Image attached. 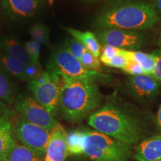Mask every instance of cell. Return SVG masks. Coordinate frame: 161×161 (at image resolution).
I'll use <instances>...</instances> for the list:
<instances>
[{
	"label": "cell",
	"mask_w": 161,
	"mask_h": 161,
	"mask_svg": "<svg viewBox=\"0 0 161 161\" xmlns=\"http://www.w3.org/2000/svg\"><path fill=\"white\" fill-rule=\"evenodd\" d=\"M160 17L150 3L125 0L114 3L102 10L93 20L99 30L119 29L145 31L155 26Z\"/></svg>",
	"instance_id": "1"
},
{
	"label": "cell",
	"mask_w": 161,
	"mask_h": 161,
	"mask_svg": "<svg viewBox=\"0 0 161 161\" xmlns=\"http://www.w3.org/2000/svg\"><path fill=\"white\" fill-rule=\"evenodd\" d=\"M88 124L96 131L130 146L144 137L145 130L140 120L113 102H106L90 114Z\"/></svg>",
	"instance_id": "2"
},
{
	"label": "cell",
	"mask_w": 161,
	"mask_h": 161,
	"mask_svg": "<svg viewBox=\"0 0 161 161\" xmlns=\"http://www.w3.org/2000/svg\"><path fill=\"white\" fill-rule=\"evenodd\" d=\"M60 77L61 87L59 110L66 120L70 122H79L100 105L102 96L97 83L65 75Z\"/></svg>",
	"instance_id": "3"
},
{
	"label": "cell",
	"mask_w": 161,
	"mask_h": 161,
	"mask_svg": "<svg viewBox=\"0 0 161 161\" xmlns=\"http://www.w3.org/2000/svg\"><path fill=\"white\" fill-rule=\"evenodd\" d=\"M84 155L93 161H128L131 156L130 146L96 131L84 130Z\"/></svg>",
	"instance_id": "4"
},
{
	"label": "cell",
	"mask_w": 161,
	"mask_h": 161,
	"mask_svg": "<svg viewBox=\"0 0 161 161\" xmlns=\"http://www.w3.org/2000/svg\"><path fill=\"white\" fill-rule=\"evenodd\" d=\"M48 70L58 75L96 82L109 81L110 76L101 72L87 69L66 48H59L52 52L47 63Z\"/></svg>",
	"instance_id": "5"
},
{
	"label": "cell",
	"mask_w": 161,
	"mask_h": 161,
	"mask_svg": "<svg viewBox=\"0 0 161 161\" xmlns=\"http://www.w3.org/2000/svg\"><path fill=\"white\" fill-rule=\"evenodd\" d=\"M55 72L46 70L28 84L32 97L55 117L59 111L61 80Z\"/></svg>",
	"instance_id": "6"
},
{
	"label": "cell",
	"mask_w": 161,
	"mask_h": 161,
	"mask_svg": "<svg viewBox=\"0 0 161 161\" xmlns=\"http://www.w3.org/2000/svg\"><path fill=\"white\" fill-rule=\"evenodd\" d=\"M11 129L17 142L31 149L46 152L51 131L28 122L18 114L12 117Z\"/></svg>",
	"instance_id": "7"
},
{
	"label": "cell",
	"mask_w": 161,
	"mask_h": 161,
	"mask_svg": "<svg viewBox=\"0 0 161 161\" xmlns=\"http://www.w3.org/2000/svg\"><path fill=\"white\" fill-rule=\"evenodd\" d=\"M14 110L24 119L49 131L59 125L55 116L40 105L32 96H18L14 102Z\"/></svg>",
	"instance_id": "8"
},
{
	"label": "cell",
	"mask_w": 161,
	"mask_h": 161,
	"mask_svg": "<svg viewBox=\"0 0 161 161\" xmlns=\"http://www.w3.org/2000/svg\"><path fill=\"white\" fill-rule=\"evenodd\" d=\"M100 44L111 46L127 50H135L142 47L146 36L141 31L119 29H101L96 32Z\"/></svg>",
	"instance_id": "9"
},
{
	"label": "cell",
	"mask_w": 161,
	"mask_h": 161,
	"mask_svg": "<svg viewBox=\"0 0 161 161\" xmlns=\"http://www.w3.org/2000/svg\"><path fill=\"white\" fill-rule=\"evenodd\" d=\"M45 5V0H0V10L8 20L17 23L37 17Z\"/></svg>",
	"instance_id": "10"
},
{
	"label": "cell",
	"mask_w": 161,
	"mask_h": 161,
	"mask_svg": "<svg viewBox=\"0 0 161 161\" xmlns=\"http://www.w3.org/2000/svg\"><path fill=\"white\" fill-rule=\"evenodd\" d=\"M161 83L153 75H130L127 86L132 96L141 102H148L157 97Z\"/></svg>",
	"instance_id": "11"
},
{
	"label": "cell",
	"mask_w": 161,
	"mask_h": 161,
	"mask_svg": "<svg viewBox=\"0 0 161 161\" xmlns=\"http://www.w3.org/2000/svg\"><path fill=\"white\" fill-rule=\"evenodd\" d=\"M66 136L67 133L60 124L52 130L44 161H64L68 154Z\"/></svg>",
	"instance_id": "12"
},
{
	"label": "cell",
	"mask_w": 161,
	"mask_h": 161,
	"mask_svg": "<svg viewBox=\"0 0 161 161\" xmlns=\"http://www.w3.org/2000/svg\"><path fill=\"white\" fill-rule=\"evenodd\" d=\"M134 159L137 161L161 160V134L141 141L136 147Z\"/></svg>",
	"instance_id": "13"
},
{
	"label": "cell",
	"mask_w": 161,
	"mask_h": 161,
	"mask_svg": "<svg viewBox=\"0 0 161 161\" xmlns=\"http://www.w3.org/2000/svg\"><path fill=\"white\" fill-rule=\"evenodd\" d=\"M0 52L7 54L25 65L31 63L24 44L12 36H5L0 40Z\"/></svg>",
	"instance_id": "14"
},
{
	"label": "cell",
	"mask_w": 161,
	"mask_h": 161,
	"mask_svg": "<svg viewBox=\"0 0 161 161\" xmlns=\"http://www.w3.org/2000/svg\"><path fill=\"white\" fill-rule=\"evenodd\" d=\"M13 116H7L0 120V161H5L10 150L17 142L12 134Z\"/></svg>",
	"instance_id": "15"
},
{
	"label": "cell",
	"mask_w": 161,
	"mask_h": 161,
	"mask_svg": "<svg viewBox=\"0 0 161 161\" xmlns=\"http://www.w3.org/2000/svg\"><path fill=\"white\" fill-rule=\"evenodd\" d=\"M44 159L45 152L31 149L16 142L5 161H44Z\"/></svg>",
	"instance_id": "16"
},
{
	"label": "cell",
	"mask_w": 161,
	"mask_h": 161,
	"mask_svg": "<svg viewBox=\"0 0 161 161\" xmlns=\"http://www.w3.org/2000/svg\"><path fill=\"white\" fill-rule=\"evenodd\" d=\"M0 66L11 78L25 81V64L4 52H0Z\"/></svg>",
	"instance_id": "17"
},
{
	"label": "cell",
	"mask_w": 161,
	"mask_h": 161,
	"mask_svg": "<svg viewBox=\"0 0 161 161\" xmlns=\"http://www.w3.org/2000/svg\"><path fill=\"white\" fill-rule=\"evenodd\" d=\"M66 30L72 37L75 38L80 43L83 44L84 47L88 51L91 52L92 55H94L97 58L100 57L102 48H101V44L95 34L88 31H81L79 30L72 29V28H69Z\"/></svg>",
	"instance_id": "18"
},
{
	"label": "cell",
	"mask_w": 161,
	"mask_h": 161,
	"mask_svg": "<svg viewBox=\"0 0 161 161\" xmlns=\"http://www.w3.org/2000/svg\"><path fill=\"white\" fill-rule=\"evenodd\" d=\"M123 55L129 60L137 63L142 68L146 75H152L155 67V58L152 53L148 54L140 51L123 49Z\"/></svg>",
	"instance_id": "19"
},
{
	"label": "cell",
	"mask_w": 161,
	"mask_h": 161,
	"mask_svg": "<svg viewBox=\"0 0 161 161\" xmlns=\"http://www.w3.org/2000/svg\"><path fill=\"white\" fill-rule=\"evenodd\" d=\"M11 78L0 66V100L9 106L14 104L17 98L15 85Z\"/></svg>",
	"instance_id": "20"
},
{
	"label": "cell",
	"mask_w": 161,
	"mask_h": 161,
	"mask_svg": "<svg viewBox=\"0 0 161 161\" xmlns=\"http://www.w3.org/2000/svg\"><path fill=\"white\" fill-rule=\"evenodd\" d=\"M67 154L72 155H81L84 150V130H76L69 132L66 136Z\"/></svg>",
	"instance_id": "21"
},
{
	"label": "cell",
	"mask_w": 161,
	"mask_h": 161,
	"mask_svg": "<svg viewBox=\"0 0 161 161\" xmlns=\"http://www.w3.org/2000/svg\"><path fill=\"white\" fill-rule=\"evenodd\" d=\"M29 35L33 40L40 45L48 46L49 44L50 32L47 25L43 23H35L30 28Z\"/></svg>",
	"instance_id": "22"
},
{
	"label": "cell",
	"mask_w": 161,
	"mask_h": 161,
	"mask_svg": "<svg viewBox=\"0 0 161 161\" xmlns=\"http://www.w3.org/2000/svg\"><path fill=\"white\" fill-rule=\"evenodd\" d=\"M79 60L80 63L82 64V65L87 69L102 72V67L99 58L96 57L88 50H86L84 52V55H82L81 58Z\"/></svg>",
	"instance_id": "23"
},
{
	"label": "cell",
	"mask_w": 161,
	"mask_h": 161,
	"mask_svg": "<svg viewBox=\"0 0 161 161\" xmlns=\"http://www.w3.org/2000/svg\"><path fill=\"white\" fill-rule=\"evenodd\" d=\"M26 51L31 58V63L37 65H40V44L35 40H28L23 43Z\"/></svg>",
	"instance_id": "24"
},
{
	"label": "cell",
	"mask_w": 161,
	"mask_h": 161,
	"mask_svg": "<svg viewBox=\"0 0 161 161\" xmlns=\"http://www.w3.org/2000/svg\"><path fill=\"white\" fill-rule=\"evenodd\" d=\"M64 47L66 48L70 53L72 55L75 56L77 59L80 60L81 58L82 55L86 50V48L81 43H80L78 40H77L75 38H71V39H68L66 41L65 46Z\"/></svg>",
	"instance_id": "25"
},
{
	"label": "cell",
	"mask_w": 161,
	"mask_h": 161,
	"mask_svg": "<svg viewBox=\"0 0 161 161\" xmlns=\"http://www.w3.org/2000/svg\"><path fill=\"white\" fill-rule=\"evenodd\" d=\"M122 50L123 49H120V48L114 47L111 46H104L102 51L101 52V55L99 57V60L102 62L106 60L111 59L116 55H122Z\"/></svg>",
	"instance_id": "26"
},
{
	"label": "cell",
	"mask_w": 161,
	"mask_h": 161,
	"mask_svg": "<svg viewBox=\"0 0 161 161\" xmlns=\"http://www.w3.org/2000/svg\"><path fill=\"white\" fill-rule=\"evenodd\" d=\"M122 52H123V50H122ZM128 59L122 53V55H116L115 57L111 58V59L106 60L102 62V63L104 65L110 66V67L118 68V69H122L126 66V64H128Z\"/></svg>",
	"instance_id": "27"
},
{
	"label": "cell",
	"mask_w": 161,
	"mask_h": 161,
	"mask_svg": "<svg viewBox=\"0 0 161 161\" xmlns=\"http://www.w3.org/2000/svg\"><path fill=\"white\" fill-rule=\"evenodd\" d=\"M42 72H43V70H42L41 64L37 65V64L32 63L27 64L25 66V81H30V80L35 79L38 76L41 75Z\"/></svg>",
	"instance_id": "28"
},
{
	"label": "cell",
	"mask_w": 161,
	"mask_h": 161,
	"mask_svg": "<svg viewBox=\"0 0 161 161\" xmlns=\"http://www.w3.org/2000/svg\"><path fill=\"white\" fill-rule=\"evenodd\" d=\"M122 70L129 75H140L145 74L143 69L137 63L129 60L126 66Z\"/></svg>",
	"instance_id": "29"
},
{
	"label": "cell",
	"mask_w": 161,
	"mask_h": 161,
	"mask_svg": "<svg viewBox=\"0 0 161 161\" xmlns=\"http://www.w3.org/2000/svg\"><path fill=\"white\" fill-rule=\"evenodd\" d=\"M152 54L155 58V67L152 75L161 83V49L154 50Z\"/></svg>",
	"instance_id": "30"
},
{
	"label": "cell",
	"mask_w": 161,
	"mask_h": 161,
	"mask_svg": "<svg viewBox=\"0 0 161 161\" xmlns=\"http://www.w3.org/2000/svg\"><path fill=\"white\" fill-rule=\"evenodd\" d=\"M15 114L14 110L11 109L9 105L0 100V120L7 116H13Z\"/></svg>",
	"instance_id": "31"
},
{
	"label": "cell",
	"mask_w": 161,
	"mask_h": 161,
	"mask_svg": "<svg viewBox=\"0 0 161 161\" xmlns=\"http://www.w3.org/2000/svg\"><path fill=\"white\" fill-rule=\"evenodd\" d=\"M150 3L156 10L160 17H161V0H152Z\"/></svg>",
	"instance_id": "32"
},
{
	"label": "cell",
	"mask_w": 161,
	"mask_h": 161,
	"mask_svg": "<svg viewBox=\"0 0 161 161\" xmlns=\"http://www.w3.org/2000/svg\"><path fill=\"white\" fill-rule=\"evenodd\" d=\"M154 43L161 49V29L156 34L155 37H154Z\"/></svg>",
	"instance_id": "33"
},
{
	"label": "cell",
	"mask_w": 161,
	"mask_h": 161,
	"mask_svg": "<svg viewBox=\"0 0 161 161\" xmlns=\"http://www.w3.org/2000/svg\"><path fill=\"white\" fill-rule=\"evenodd\" d=\"M156 122H157V125H158V128L161 130V105L160 106V108H159L158 114H157Z\"/></svg>",
	"instance_id": "34"
},
{
	"label": "cell",
	"mask_w": 161,
	"mask_h": 161,
	"mask_svg": "<svg viewBox=\"0 0 161 161\" xmlns=\"http://www.w3.org/2000/svg\"><path fill=\"white\" fill-rule=\"evenodd\" d=\"M158 161H161V160H158Z\"/></svg>",
	"instance_id": "35"
}]
</instances>
